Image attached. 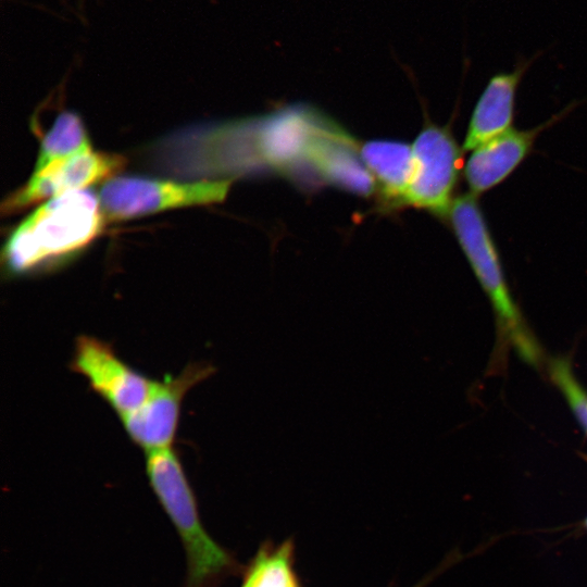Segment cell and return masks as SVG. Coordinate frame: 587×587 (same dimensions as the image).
<instances>
[{
    "mask_svg": "<svg viewBox=\"0 0 587 587\" xmlns=\"http://www.w3.org/2000/svg\"><path fill=\"white\" fill-rule=\"evenodd\" d=\"M357 148V141L328 120L312 141L305 162L323 179L354 193L369 196L375 189V180L361 157H358Z\"/></svg>",
    "mask_w": 587,
    "mask_h": 587,
    "instance_id": "cell-11",
    "label": "cell"
},
{
    "mask_svg": "<svg viewBox=\"0 0 587 587\" xmlns=\"http://www.w3.org/2000/svg\"><path fill=\"white\" fill-rule=\"evenodd\" d=\"M233 179L173 180L142 176L112 177L99 191L107 221L117 222L164 210L222 202Z\"/></svg>",
    "mask_w": 587,
    "mask_h": 587,
    "instance_id": "cell-4",
    "label": "cell"
},
{
    "mask_svg": "<svg viewBox=\"0 0 587 587\" xmlns=\"http://www.w3.org/2000/svg\"><path fill=\"white\" fill-rule=\"evenodd\" d=\"M359 154L377 178L384 199L404 203L414 171L412 147L399 141L372 140L361 147Z\"/></svg>",
    "mask_w": 587,
    "mask_h": 587,
    "instance_id": "cell-13",
    "label": "cell"
},
{
    "mask_svg": "<svg viewBox=\"0 0 587 587\" xmlns=\"http://www.w3.org/2000/svg\"><path fill=\"white\" fill-rule=\"evenodd\" d=\"M454 235L489 298L503 333L526 361H538V346L529 335L511 297L497 246L477 197L466 193L454 199L449 213Z\"/></svg>",
    "mask_w": 587,
    "mask_h": 587,
    "instance_id": "cell-3",
    "label": "cell"
},
{
    "mask_svg": "<svg viewBox=\"0 0 587 587\" xmlns=\"http://www.w3.org/2000/svg\"><path fill=\"white\" fill-rule=\"evenodd\" d=\"M215 373L208 362H189L179 374L154 380L146 400L120 419L129 439L146 452L172 447L188 391Z\"/></svg>",
    "mask_w": 587,
    "mask_h": 587,
    "instance_id": "cell-5",
    "label": "cell"
},
{
    "mask_svg": "<svg viewBox=\"0 0 587 587\" xmlns=\"http://www.w3.org/2000/svg\"><path fill=\"white\" fill-rule=\"evenodd\" d=\"M240 587H300L294 566V544L263 546L251 562Z\"/></svg>",
    "mask_w": 587,
    "mask_h": 587,
    "instance_id": "cell-14",
    "label": "cell"
},
{
    "mask_svg": "<svg viewBox=\"0 0 587 587\" xmlns=\"http://www.w3.org/2000/svg\"><path fill=\"white\" fill-rule=\"evenodd\" d=\"M584 527L587 529V517L584 521Z\"/></svg>",
    "mask_w": 587,
    "mask_h": 587,
    "instance_id": "cell-17",
    "label": "cell"
},
{
    "mask_svg": "<svg viewBox=\"0 0 587 587\" xmlns=\"http://www.w3.org/2000/svg\"><path fill=\"white\" fill-rule=\"evenodd\" d=\"M122 155L93 151L91 148L66 159L58 160L35 170L29 179L9 195L1 212L10 215L42 200L112 178L124 166Z\"/></svg>",
    "mask_w": 587,
    "mask_h": 587,
    "instance_id": "cell-9",
    "label": "cell"
},
{
    "mask_svg": "<svg viewBox=\"0 0 587 587\" xmlns=\"http://www.w3.org/2000/svg\"><path fill=\"white\" fill-rule=\"evenodd\" d=\"M539 54L521 59L514 70L497 73L488 80L473 109L463 150H474L512 128L520 82Z\"/></svg>",
    "mask_w": 587,
    "mask_h": 587,
    "instance_id": "cell-12",
    "label": "cell"
},
{
    "mask_svg": "<svg viewBox=\"0 0 587 587\" xmlns=\"http://www.w3.org/2000/svg\"><path fill=\"white\" fill-rule=\"evenodd\" d=\"M557 120L529 129L511 128L472 150L464 166L470 193L477 197L505 180L530 153L538 135Z\"/></svg>",
    "mask_w": 587,
    "mask_h": 587,
    "instance_id": "cell-10",
    "label": "cell"
},
{
    "mask_svg": "<svg viewBox=\"0 0 587 587\" xmlns=\"http://www.w3.org/2000/svg\"><path fill=\"white\" fill-rule=\"evenodd\" d=\"M68 367L122 419L150 394L154 380L124 362L114 347L98 337L78 335Z\"/></svg>",
    "mask_w": 587,
    "mask_h": 587,
    "instance_id": "cell-6",
    "label": "cell"
},
{
    "mask_svg": "<svg viewBox=\"0 0 587 587\" xmlns=\"http://www.w3.org/2000/svg\"><path fill=\"white\" fill-rule=\"evenodd\" d=\"M152 491L175 527L187 560V587H207L234 569L230 554L204 528L195 492L174 446L146 452Z\"/></svg>",
    "mask_w": 587,
    "mask_h": 587,
    "instance_id": "cell-2",
    "label": "cell"
},
{
    "mask_svg": "<svg viewBox=\"0 0 587 587\" xmlns=\"http://www.w3.org/2000/svg\"><path fill=\"white\" fill-rule=\"evenodd\" d=\"M327 121L299 107L246 118L248 151L254 168L268 166L287 172L305 162L312 141Z\"/></svg>",
    "mask_w": 587,
    "mask_h": 587,
    "instance_id": "cell-8",
    "label": "cell"
},
{
    "mask_svg": "<svg viewBox=\"0 0 587 587\" xmlns=\"http://www.w3.org/2000/svg\"><path fill=\"white\" fill-rule=\"evenodd\" d=\"M549 373L552 382L561 390L575 417L587 433V391L576 379L570 362L564 358L552 360Z\"/></svg>",
    "mask_w": 587,
    "mask_h": 587,
    "instance_id": "cell-16",
    "label": "cell"
},
{
    "mask_svg": "<svg viewBox=\"0 0 587 587\" xmlns=\"http://www.w3.org/2000/svg\"><path fill=\"white\" fill-rule=\"evenodd\" d=\"M99 196L86 189L53 197L8 236L1 252L8 279L60 268L87 248L104 223Z\"/></svg>",
    "mask_w": 587,
    "mask_h": 587,
    "instance_id": "cell-1",
    "label": "cell"
},
{
    "mask_svg": "<svg viewBox=\"0 0 587 587\" xmlns=\"http://www.w3.org/2000/svg\"><path fill=\"white\" fill-rule=\"evenodd\" d=\"M412 150L414 171L404 203L449 216L461 168V148L449 128L428 125L417 135Z\"/></svg>",
    "mask_w": 587,
    "mask_h": 587,
    "instance_id": "cell-7",
    "label": "cell"
},
{
    "mask_svg": "<svg viewBox=\"0 0 587 587\" xmlns=\"http://www.w3.org/2000/svg\"><path fill=\"white\" fill-rule=\"evenodd\" d=\"M89 148L87 130L80 116L72 111H63L41 139L34 171Z\"/></svg>",
    "mask_w": 587,
    "mask_h": 587,
    "instance_id": "cell-15",
    "label": "cell"
}]
</instances>
